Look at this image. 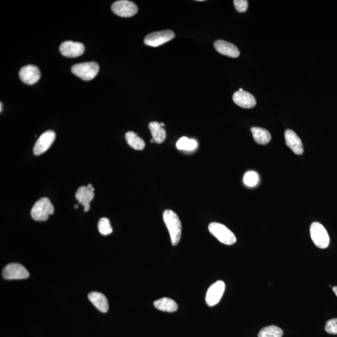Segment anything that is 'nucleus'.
I'll use <instances>...</instances> for the list:
<instances>
[{
	"label": "nucleus",
	"mask_w": 337,
	"mask_h": 337,
	"mask_svg": "<svg viewBox=\"0 0 337 337\" xmlns=\"http://www.w3.org/2000/svg\"><path fill=\"white\" fill-rule=\"evenodd\" d=\"M165 224L170 234L173 245H178L181 240L182 225L178 215L171 210L165 211L163 214Z\"/></svg>",
	"instance_id": "f257e3e1"
},
{
	"label": "nucleus",
	"mask_w": 337,
	"mask_h": 337,
	"mask_svg": "<svg viewBox=\"0 0 337 337\" xmlns=\"http://www.w3.org/2000/svg\"><path fill=\"white\" fill-rule=\"evenodd\" d=\"M54 213V206L47 197H43L34 204L31 211V217L36 221H46Z\"/></svg>",
	"instance_id": "f03ea898"
},
{
	"label": "nucleus",
	"mask_w": 337,
	"mask_h": 337,
	"mask_svg": "<svg viewBox=\"0 0 337 337\" xmlns=\"http://www.w3.org/2000/svg\"><path fill=\"white\" fill-rule=\"evenodd\" d=\"M99 70V65L96 62H82L74 64L71 67L72 73L85 81L94 79L98 74Z\"/></svg>",
	"instance_id": "7ed1b4c3"
},
{
	"label": "nucleus",
	"mask_w": 337,
	"mask_h": 337,
	"mask_svg": "<svg viewBox=\"0 0 337 337\" xmlns=\"http://www.w3.org/2000/svg\"><path fill=\"white\" fill-rule=\"evenodd\" d=\"M209 230L220 243L225 245H231L236 243V236L224 225L220 223L212 222L209 225Z\"/></svg>",
	"instance_id": "20e7f679"
},
{
	"label": "nucleus",
	"mask_w": 337,
	"mask_h": 337,
	"mask_svg": "<svg viewBox=\"0 0 337 337\" xmlns=\"http://www.w3.org/2000/svg\"><path fill=\"white\" fill-rule=\"evenodd\" d=\"M310 232L311 240L317 247L324 249L329 247L331 240L324 225L319 222H313L311 224Z\"/></svg>",
	"instance_id": "39448f33"
},
{
	"label": "nucleus",
	"mask_w": 337,
	"mask_h": 337,
	"mask_svg": "<svg viewBox=\"0 0 337 337\" xmlns=\"http://www.w3.org/2000/svg\"><path fill=\"white\" fill-rule=\"evenodd\" d=\"M4 279H25L30 276L29 272L22 265L17 263L9 264L3 269L2 273Z\"/></svg>",
	"instance_id": "423d86ee"
},
{
	"label": "nucleus",
	"mask_w": 337,
	"mask_h": 337,
	"mask_svg": "<svg viewBox=\"0 0 337 337\" xmlns=\"http://www.w3.org/2000/svg\"><path fill=\"white\" fill-rule=\"evenodd\" d=\"M111 10L116 15L121 17L129 18L136 15L138 13V8L133 2L127 0H120L113 4Z\"/></svg>",
	"instance_id": "0eeeda50"
},
{
	"label": "nucleus",
	"mask_w": 337,
	"mask_h": 337,
	"mask_svg": "<svg viewBox=\"0 0 337 337\" xmlns=\"http://www.w3.org/2000/svg\"><path fill=\"white\" fill-rule=\"evenodd\" d=\"M174 37L175 34L171 30L152 32L146 37L145 44L152 47H157L172 40Z\"/></svg>",
	"instance_id": "6e6552de"
},
{
	"label": "nucleus",
	"mask_w": 337,
	"mask_h": 337,
	"mask_svg": "<svg viewBox=\"0 0 337 337\" xmlns=\"http://www.w3.org/2000/svg\"><path fill=\"white\" fill-rule=\"evenodd\" d=\"M225 283L218 280L209 288L206 293V302L209 306H213L218 303L225 291Z\"/></svg>",
	"instance_id": "1a4fd4ad"
},
{
	"label": "nucleus",
	"mask_w": 337,
	"mask_h": 337,
	"mask_svg": "<svg viewBox=\"0 0 337 337\" xmlns=\"http://www.w3.org/2000/svg\"><path fill=\"white\" fill-rule=\"evenodd\" d=\"M55 138V132L51 130L42 134L34 146V154L39 155L45 153L54 143Z\"/></svg>",
	"instance_id": "9d476101"
},
{
	"label": "nucleus",
	"mask_w": 337,
	"mask_h": 337,
	"mask_svg": "<svg viewBox=\"0 0 337 337\" xmlns=\"http://www.w3.org/2000/svg\"><path fill=\"white\" fill-rule=\"evenodd\" d=\"M61 54L67 58L80 57L85 52V46L78 42L64 41L60 46Z\"/></svg>",
	"instance_id": "9b49d317"
},
{
	"label": "nucleus",
	"mask_w": 337,
	"mask_h": 337,
	"mask_svg": "<svg viewBox=\"0 0 337 337\" xmlns=\"http://www.w3.org/2000/svg\"><path fill=\"white\" fill-rule=\"evenodd\" d=\"M21 80L28 85H34L41 78V72L38 67L34 65H27L23 67L19 73Z\"/></svg>",
	"instance_id": "f8f14e48"
},
{
	"label": "nucleus",
	"mask_w": 337,
	"mask_h": 337,
	"mask_svg": "<svg viewBox=\"0 0 337 337\" xmlns=\"http://www.w3.org/2000/svg\"><path fill=\"white\" fill-rule=\"evenodd\" d=\"M232 99L237 105L243 108L250 109L256 105V100L252 94L245 91L235 92Z\"/></svg>",
	"instance_id": "ddd939ff"
},
{
	"label": "nucleus",
	"mask_w": 337,
	"mask_h": 337,
	"mask_svg": "<svg viewBox=\"0 0 337 337\" xmlns=\"http://www.w3.org/2000/svg\"><path fill=\"white\" fill-rule=\"evenodd\" d=\"M286 145L295 154L301 155L304 153V147L301 139L292 130L287 129L285 132Z\"/></svg>",
	"instance_id": "4468645a"
},
{
	"label": "nucleus",
	"mask_w": 337,
	"mask_h": 337,
	"mask_svg": "<svg viewBox=\"0 0 337 337\" xmlns=\"http://www.w3.org/2000/svg\"><path fill=\"white\" fill-rule=\"evenodd\" d=\"M214 46L215 50L220 54L227 56L231 58H238L240 55L239 49L236 46L229 42L224 40H218L215 41Z\"/></svg>",
	"instance_id": "2eb2a0df"
},
{
	"label": "nucleus",
	"mask_w": 337,
	"mask_h": 337,
	"mask_svg": "<svg viewBox=\"0 0 337 337\" xmlns=\"http://www.w3.org/2000/svg\"><path fill=\"white\" fill-rule=\"evenodd\" d=\"M94 192L88 189L87 186H81L77 190L75 194L76 199L79 203L84 206L85 212H88L90 209L91 202L93 200Z\"/></svg>",
	"instance_id": "dca6fc26"
},
{
	"label": "nucleus",
	"mask_w": 337,
	"mask_h": 337,
	"mask_svg": "<svg viewBox=\"0 0 337 337\" xmlns=\"http://www.w3.org/2000/svg\"><path fill=\"white\" fill-rule=\"evenodd\" d=\"M88 299L97 309L101 312L106 313L109 310L108 300L104 294L97 292H92L88 295Z\"/></svg>",
	"instance_id": "f3484780"
},
{
	"label": "nucleus",
	"mask_w": 337,
	"mask_h": 337,
	"mask_svg": "<svg viewBox=\"0 0 337 337\" xmlns=\"http://www.w3.org/2000/svg\"><path fill=\"white\" fill-rule=\"evenodd\" d=\"M153 140L155 143L161 144L163 143L166 138V132L161 124L158 122H151L149 125Z\"/></svg>",
	"instance_id": "a211bd4d"
},
{
	"label": "nucleus",
	"mask_w": 337,
	"mask_h": 337,
	"mask_svg": "<svg viewBox=\"0 0 337 337\" xmlns=\"http://www.w3.org/2000/svg\"><path fill=\"white\" fill-rule=\"evenodd\" d=\"M253 138L259 145H266L271 140V135L267 129L254 127L251 128Z\"/></svg>",
	"instance_id": "6ab92c4d"
},
{
	"label": "nucleus",
	"mask_w": 337,
	"mask_h": 337,
	"mask_svg": "<svg viewBox=\"0 0 337 337\" xmlns=\"http://www.w3.org/2000/svg\"><path fill=\"white\" fill-rule=\"evenodd\" d=\"M154 306L158 310L166 312H174L178 308V304L175 301L166 297L155 301L154 302Z\"/></svg>",
	"instance_id": "aec40b11"
},
{
	"label": "nucleus",
	"mask_w": 337,
	"mask_h": 337,
	"mask_svg": "<svg viewBox=\"0 0 337 337\" xmlns=\"http://www.w3.org/2000/svg\"><path fill=\"white\" fill-rule=\"evenodd\" d=\"M125 138L127 144L134 150H143L145 147V141L134 132H127L125 135Z\"/></svg>",
	"instance_id": "412c9836"
},
{
	"label": "nucleus",
	"mask_w": 337,
	"mask_h": 337,
	"mask_svg": "<svg viewBox=\"0 0 337 337\" xmlns=\"http://www.w3.org/2000/svg\"><path fill=\"white\" fill-rule=\"evenodd\" d=\"M198 143L196 140L183 137L177 142L176 146L178 150L186 151H192L196 150Z\"/></svg>",
	"instance_id": "4be33fe9"
},
{
	"label": "nucleus",
	"mask_w": 337,
	"mask_h": 337,
	"mask_svg": "<svg viewBox=\"0 0 337 337\" xmlns=\"http://www.w3.org/2000/svg\"><path fill=\"white\" fill-rule=\"evenodd\" d=\"M283 332L280 328L276 325H270L263 328L258 334L259 337H282Z\"/></svg>",
	"instance_id": "5701e85b"
},
{
	"label": "nucleus",
	"mask_w": 337,
	"mask_h": 337,
	"mask_svg": "<svg viewBox=\"0 0 337 337\" xmlns=\"http://www.w3.org/2000/svg\"><path fill=\"white\" fill-rule=\"evenodd\" d=\"M97 227H98L100 233L103 236H108V235L112 233L113 228L108 218H100Z\"/></svg>",
	"instance_id": "b1692460"
},
{
	"label": "nucleus",
	"mask_w": 337,
	"mask_h": 337,
	"mask_svg": "<svg viewBox=\"0 0 337 337\" xmlns=\"http://www.w3.org/2000/svg\"><path fill=\"white\" fill-rule=\"evenodd\" d=\"M259 178L254 171H248L244 177V183L248 187H254L259 183Z\"/></svg>",
	"instance_id": "393cba45"
},
{
	"label": "nucleus",
	"mask_w": 337,
	"mask_h": 337,
	"mask_svg": "<svg viewBox=\"0 0 337 337\" xmlns=\"http://www.w3.org/2000/svg\"><path fill=\"white\" fill-rule=\"evenodd\" d=\"M325 331L330 334H337V318H332L327 321L325 326Z\"/></svg>",
	"instance_id": "a878e982"
},
{
	"label": "nucleus",
	"mask_w": 337,
	"mask_h": 337,
	"mask_svg": "<svg viewBox=\"0 0 337 337\" xmlns=\"http://www.w3.org/2000/svg\"><path fill=\"white\" fill-rule=\"evenodd\" d=\"M234 4L236 10L239 12L244 13L247 10L248 1L246 0H235Z\"/></svg>",
	"instance_id": "bb28decb"
},
{
	"label": "nucleus",
	"mask_w": 337,
	"mask_h": 337,
	"mask_svg": "<svg viewBox=\"0 0 337 337\" xmlns=\"http://www.w3.org/2000/svg\"><path fill=\"white\" fill-rule=\"evenodd\" d=\"M333 291L335 293V294L336 295V296L337 297V286H336V287H333Z\"/></svg>",
	"instance_id": "cd10ccee"
},
{
	"label": "nucleus",
	"mask_w": 337,
	"mask_h": 337,
	"mask_svg": "<svg viewBox=\"0 0 337 337\" xmlns=\"http://www.w3.org/2000/svg\"><path fill=\"white\" fill-rule=\"evenodd\" d=\"M87 187H88V189H92V188H93V187H92V184H88L87 185Z\"/></svg>",
	"instance_id": "c85d7f7f"
},
{
	"label": "nucleus",
	"mask_w": 337,
	"mask_h": 337,
	"mask_svg": "<svg viewBox=\"0 0 337 337\" xmlns=\"http://www.w3.org/2000/svg\"><path fill=\"white\" fill-rule=\"evenodd\" d=\"M2 109H3V108H2V103H1V104H0V111H1V112H2Z\"/></svg>",
	"instance_id": "c756f323"
},
{
	"label": "nucleus",
	"mask_w": 337,
	"mask_h": 337,
	"mask_svg": "<svg viewBox=\"0 0 337 337\" xmlns=\"http://www.w3.org/2000/svg\"><path fill=\"white\" fill-rule=\"evenodd\" d=\"M78 207L79 206H78V204H76V205L74 206V208H75L76 209H77L78 208Z\"/></svg>",
	"instance_id": "7c9ffc66"
},
{
	"label": "nucleus",
	"mask_w": 337,
	"mask_h": 337,
	"mask_svg": "<svg viewBox=\"0 0 337 337\" xmlns=\"http://www.w3.org/2000/svg\"><path fill=\"white\" fill-rule=\"evenodd\" d=\"M160 124H161V125H162V127L164 126V125H165L164 123H160Z\"/></svg>",
	"instance_id": "2f4dec72"
}]
</instances>
